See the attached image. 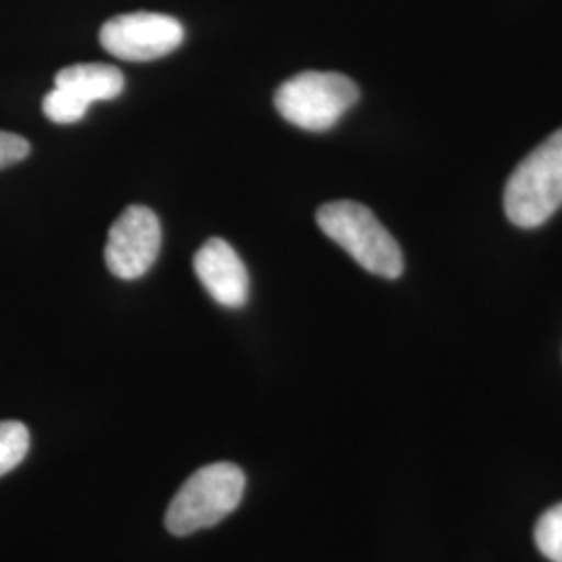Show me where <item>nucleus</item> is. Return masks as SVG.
I'll return each mask as SVG.
<instances>
[{
	"instance_id": "6",
	"label": "nucleus",
	"mask_w": 562,
	"mask_h": 562,
	"mask_svg": "<svg viewBox=\"0 0 562 562\" xmlns=\"http://www.w3.org/2000/svg\"><path fill=\"white\" fill-rule=\"evenodd\" d=\"M183 42L180 21L162 13H125L101 27L102 48L123 60L167 57Z\"/></svg>"
},
{
	"instance_id": "11",
	"label": "nucleus",
	"mask_w": 562,
	"mask_h": 562,
	"mask_svg": "<svg viewBox=\"0 0 562 562\" xmlns=\"http://www.w3.org/2000/svg\"><path fill=\"white\" fill-rule=\"evenodd\" d=\"M30 155V142L20 134L0 130V171L23 161Z\"/></svg>"
},
{
	"instance_id": "7",
	"label": "nucleus",
	"mask_w": 562,
	"mask_h": 562,
	"mask_svg": "<svg viewBox=\"0 0 562 562\" xmlns=\"http://www.w3.org/2000/svg\"><path fill=\"white\" fill-rule=\"evenodd\" d=\"M194 271L202 288L217 304L227 308H241L248 301V271L229 241L222 238L204 241L194 257Z\"/></svg>"
},
{
	"instance_id": "8",
	"label": "nucleus",
	"mask_w": 562,
	"mask_h": 562,
	"mask_svg": "<svg viewBox=\"0 0 562 562\" xmlns=\"http://www.w3.org/2000/svg\"><path fill=\"white\" fill-rule=\"evenodd\" d=\"M125 78L117 67L104 63H78L60 69L55 88L69 94L86 109L97 101H113L123 92Z\"/></svg>"
},
{
	"instance_id": "5",
	"label": "nucleus",
	"mask_w": 562,
	"mask_h": 562,
	"mask_svg": "<svg viewBox=\"0 0 562 562\" xmlns=\"http://www.w3.org/2000/svg\"><path fill=\"white\" fill-rule=\"evenodd\" d=\"M161 252V222L153 209L132 204L113 227L104 246L106 269L120 280H138Z\"/></svg>"
},
{
	"instance_id": "4",
	"label": "nucleus",
	"mask_w": 562,
	"mask_h": 562,
	"mask_svg": "<svg viewBox=\"0 0 562 562\" xmlns=\"http://www.w3.org/2000/svg\"><path fill=\"white\" fill-rule=\"evenodd\" d=\"M359 99V86L344 74L302 71L281 83L273 102L288 123L306 132H327Z\"/></svg>"
},
{
	"instance_id": "1",
	"label": "nucleus",
	"mask_w": 562,
	"mask_h": 562,
	"mask_svg": "<svg viewBox=\"0 0 562 562\" xmlns=\"http://www.w3.org/2000/svg\"><path fill=\"white\" fill-rule=\"evenodd\" d=\"M317 225L369 273L385 280L401 278L404 271L401 246L364 204L327 202L317 211Z\"/></svg>"
},
{
	"instance_id": "3",
	"label": "nucleus",
	"mask_w": 562,
	"mask_h": 562,
	"mask_svg": "<svg viewBox=\"0 0 562 562\" xmlns=\"http://www.w3.org/2000/svg\"><path fill=\"white\" fill-rule=\"evenodd\" d=\"M562 206V130L543 140L513 171L504 190V211L513 225L531 229Z\"/></svg>"
},
{
	"instance_id": "2",
	"label": "nucleus",
	"mask_w": 562,
	"mask_h": 562,
	"mask_svg": "<svg viewBox=\"0 0 562 562\" xmlns=\"http://www.w3.org/2000/svg\"><path fill=\"white\" fill-rule=\"evenodd\" d=\"M246 477L234 462H213L188 477L165 515L169 533L183 538L222 522L241 503Z\"/></svg>"
},
{
	"instance_id": "9",
	"label": "nucleus",
	"mask_w": 562,
	"mask_h": 562,
	"mask_svg": "<svg viewBox=\"0 0 562 562\" xmlns=\"http://www.w3.org/2000/svg\"><path fill=\"white\" fill-rule=\"evenodd\" d=\"M30 450V431L20 422H0V477L13 471Z\"/></svg>"
},
{
	"instance_id": "10",
	"label": "nucleus",
	"mask_w": 562,
	"mask_h": 562,
	"mask_svg": "<svg viewBox=\"0 0 562 562\" xmlns=\"http://www.w3.org/2000/svg\"><path fill=\"white\" fill-rule=\"evenodd\" d=\"M536 543L546 559L562 562V504L548 508L536 525Z\"/></svg>"
}]
</instances>
